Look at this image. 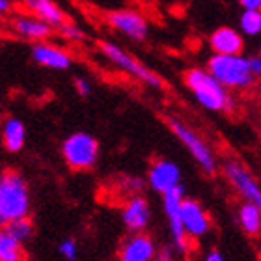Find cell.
<instances>
[{"mask_svg": "<svg viewBox=\"0 0 261 261\" xmlns=\"http://www.w3.org/2000/svg\"><path fill=\"white\" fill-rule=\"evenodd\" d=\"M183 84L194 99L211 112H231L235 101L229 90L220 84L215 76L203 67H191L183 73Z\"/></svg>", "mask_w": 261, "mask_h": 261, "instance_id": "1", "label": "cell"}, {"mask_svg": "<svg viewBox=\"0 0 261 261\" xmlns=\"http://www.w3.org/2000/svg\"><path fill=\"white\" fill-rule=\"evenodd\" d=\"M30 215V192L21 172L6 168L0 175V224L21 220Z\"/></svg>", "mask_w": 261, "mask_h": 261, "instance_id": "2", "label": "cell"}, {"mask_svg": "<svg viewBox=\"0 0 261 261\" xmlns=\"http://www.w3.org/2000/svg\"><path fill=\"white\" fill-rule=\"evenodd\" d=\"M215 79L229 92H243L254 86L256 76L250 69V62L243 55L239 56H224L213 55L207 60V67Z\"/></svg>", "mask_w": 261, "mask_h": 261, "instance_id": "3", "label": "cell"}, {"mask_svg": "<svg viewBox=\"0 0 261 261\" xmlns=\"http://www.w3.org/2000/svg\"><path fill=\"white\" fill-rule=\"evenodd\" d=\"M97 47L101 50V55L110 62L114 64L116 67H120L121 71H125L127 75H130L133 79L140 81L142 84L153 88V90H163L164 88V81L161 76L155 73L153 69H149L146 64H142L136 56H133L129 50L121 49L120 45L110 43V41H97Z\"/></svg>", "mask_w": 261, "mask_h": 261, "instance_id": "4", "label": "cell"}, {"mask_svg": "<svg viewBox=\"0 0 261 261\" xmlns=\"http://www.w3.org/2000/svg\"><path fill=\"white\" fill-rule=\"evenodd\" d=\"M168 127L174 133V136L183 144L187 151L191 153L194 163L200 166V170L205 175H215L218 172V161L215 157L213 149L209 147L203 136L196 133L191 125H187L185 121L177 120V118H168Z\"/></svg>", "mask_w": 261, "mask_h": 261, "instance_id": "5", "label": "cell"}, {"mask_svg": "<svg viewBox=\"0 0 261 261\" xmlns=\"http://www.w3.org/2000/svg\"><path fill=\"white\" fill-rule=\"evenodd\" d=\"M62 157L75 172H88L99 161V140L86 130H76L62 142Z\"/></svg>", "mask_w": 261, "mask_h": 261, "instance_id": "6", "label": "cell"}, {"mask_svg": "<svg viewBox=\"0 0 261 261\" xmlns=\"http://www.w3.org/2000/svg\"><path fill=\"white\" fill-rule=\"evenodd\" d=\"M185 198L187 196L183 185L163 196V211L164 217H166V222H168L172 246L181 256L189 254V250H191V239H189V235H187L185 228H183V222H181V203H183Z\"/></svg>", "mask_w": 261, "mask_h": 261, "instance_id": "7", "label": "cell"}, {"mask_svg": "<svg viewBox=\"0 0 261 261\" xmlns=\"http://www.w3.org/2000/svg\"><path fill=\"white\" fill-rule=\"evenodd\" d=\"M222 175L241 200L261 205V185L245 164L235 159H228L222 164Z\"/></svg>", "mask_w": 261, "mask_h": 261, "instance_id": "8", "label": "cell"}, {"mask_svg": "<svg viewBox=\"0 0 261 261\" xmlns=\"http://www.w3.org/2000/svg\"><path fill=\"white\" fill-rule=\"evenodd\" d=\"M105 19L114 28L116 32L123 34L125 38L133 41H144L149 32L147 19L142 15L140 11L130 10V8H121V10H112L105 13Z\"/></svg>", "mask_w": 261, "mask_h": 261, "instance_id": "9", "label": "cell"}, {"mask_svg": "<svg viewBox=\"0 0 261 261\" xmlns=\"http://www.w3.org/2000/svg\"><path fill=\"white\" fill-rule=\"evenodd\" d=\"M146 181L151 191L164 196L181 187V168L170 159H157L147 170Z\"/></svg>", "mask_w": 261, "mask_h": 261, "instance_id": "10", "label": "cell"}, {"mask_svg": "<svg viewBox=\"0 0 261 261\" xmlns=\"http://www.w3.org/2000/svg\"><path fill=\"white\" fill-rule=\"evenodd\" d=\"M181 222L189 239H201L213 229V220L205 207L194 198H185L181 203Z\"/></svg>", "mask_w": 261, "mask_h": 261, "instance_id": "11", "label": "cell"}, {"mask_svg": "<svg viewBox=\"0 0 261 261\" xmlns=\"http://www.w3.org/2000/svg\"><path fill=\"white\" fill-rule=\"evenodd\" d=\"M159 248L147 233H129L121 241L118 261H155Z\"/></svg>", "mask_w": 261, "mask_h": 261, "instance_id": "12", "label": "cell"}, {"mask_svg": "<svg viewBox=\"0 0 261 261\" xmlns=\"http://www.w3.org/2000/svg\"><path fill=\"white\" fill-rule=\"evenodd\" d=\"M121 222L129 233H146L144 229L151 222V207L144 196H133L121 209Z\"/></svg>", "mask_w": 261, "mask_h": 261, "instance_id": "13", "label": "cell"}, {"mask_svg": "<svg viewBox=\"0 0 261 261\" xmlns=\"http://www.w3.org/2000/svg\"><path fill=\"white\" fill-rule=\"evenodd\" d=\"M30 55H32V60L36 64H39L41 67H47V69L65 71L73 65V58L67 50H64L58 45L45 43V41L34 45Z\"/></svg>", "mask_w": 261, "mask_h": 261, "instance_id": "14", "label": "cell"}, {"mask_svg": "<svg viewBox=\"0 0 261 261\" xmlns=\"http://www.w3.org/2000/svg\"><path fill=\"white\" fill-rule=\"evenodd\" d=\"M209 47H211L213 55L239 56L245 50V39H243L239 30H235V28L218 27L209 36Z\"/></svg>", "mask_w": 261, "mask_h": 261, "instance_id": "15", "label": "cell"}, {"mask_svg": "<svg viewBox=\"0 0 261 261\" xmlns=\"http://www.w3.org/2000/svg\"><path fill=\"white\" fill-rule=\"evenodd\" d=\"M10 28H11V32L15 34V36H19V38L30 39V41H38V43L45 41V39L53 34V27H50V24H47V22L38 19V17L22 15V13L11 19Z\"/></svg>", "mask_w": 261, "mask_h": 261, "instance_id": "16", "label": "cell"}, {"mask_svg": "<svg viewBox=\"0 0 261 261\" xmlns=\"http://www.w3.org/2000/svg\"><path fill=\"white\" fill-rule=\"evenodd\" d=\"M21 4L24 6V10L28 13H32L34 17L45 21L53 28H60L62 24L67 22L65 11L56 4L55 0H21Z\"/></svg>", "mask_w": 261, "mask_h": 261, "instance_id": "17", "label": "cell"}, {"mask_svg": "<svg viewBox=\"0 0 261 261\" xmlns=\"http://www.w3.org/2000/svg\"><path fill=\"white\" fill-rule=\"evenodd\" d=\"M27 142V127L19 118H6L2 123V147L8 153H19Z\"/></svg>", "mask_w": 261, "mask_h": 261, "instance_id": "18", "label": "cell"}, {"mask_svg": "<svg viewBox=\"0 0 261 261\" xmlns=\"http://www.w3.org/2000/svg\"><path fill=\"white\" fill-rule=\"evenodd\" d=\"M237 222L241 229L248 237H259L261 235V205L250 203V201H241L237 209Z\"/></svg>", "mask_w": 261, "mask_h": 261, "instance_id": "19", "label": "cell"}, {"mask_svg": "<svg viewBox=\"0 0 261 261\" xmlns=\"http://www.w3.org/2000/svg\"><path fill=\"white\" fill-rule=\"evenodd\" d=\"M0 261H24L22 245L2 229L0 233Z\"/></svg>", "mask_w": 261, "mask_h": 261, "instance_id": "20", "label": "cell"}, {"mask_svg": "<svg viewBox=\"0 0 261 261\" xmlns=\"http://www.w3.org/2000/svg\"><path fill=\"white\" fill-rule=\"evenodd\" d=\"M2 228H4L6 233L11 235V237L15 241H19L21 245L28 243V241L34 237V224H32V220H30V217L21 218V220H13V222L6 224Z\"/></svg>", "mask_w": 261, "mask_h": 261, "instance_id": "21", "label": "cell"}, {"mask_svg": "<svg viewBox=\"0 0 261 261\" xmlns=\"http://www.w3.org/2000/svg\"><path fill=\"white\" fill-rule=\"evenodd\" d=\"M239 28L246 36L261 34V10H245L239 19Z\"/></svg>", "mask_w": 261, "mask_h": 261, "instance_id": "22", "label": "cell"}, {"mask_svg": "<svg viewBox=\"0 0 261 261\" xmlns=\"http://www.w3.org/2000/svg\"><path fill=\"white\" fill-rule=\"evenodd\" d=\"M58 254L64 261H76L79 257V246H76L75 239H62L58 243Z\"/></svg>", "mask_w": 261, "mask_h": 261, "instance_id": "23", "label": "cell"}, {"mask_svg": "<svg viewBox=\"0 0 261 261\" xmlns=\"http://www.w3.org/2000/svg\"><path fill=\"white\" fill-rule=\"evenodd\" d=\"M120 189L125 194H129V198H133V196H138V192L144 189V181L135 175H125L120 179Z\"/></svg>", "mask_w": 261, "mask_h": 261, "instance_id": "24", "label": "cell"}, {"mask_svg": "<svg viewBox=\"0 0 261 261\" xmlns=\"http://www.w3.org/2000/svg\"><path fill=\"white\" fill-rule=\"evenodd\" d=\"M60 36L65 39V41H69V43H81L82 39H84V32H82L81 28L76 27V24H73V22H65V24H62L60 28Z\"/></svg>", "mask_w": 261, "mask_h": 261, "instance_id": "25", "label": "cell"}, {"mask_svg": "<svg viewBox=\"0 0 261 261\" xmlns=\"http://www.w3.org/2000/svg\"><path fill=\"white\" fill-rule=\"evenodd\" d=\"M73 86H75V92L79 93L81 97H90V93H92V84H90L84 76H75Z\"/></svg>", "mask_w": 261, "mask_h": 261, "instance_id": "26", "label": "cell"}, {"mask_svg": "<svg viewBox=\"0 0 261 261\" xmlns=\"http://www.w3.org/2000/svg\"><path fill=\"white\" fill-rule=\"evenodd\" d=\"M175 248L172 245H166V246H161L157 252V256H155V261H177L175 259Z\"/></svg>", "mask_w": 261, "mask_h": 261, "instance_id": "27", "label": "cell"}, {"mask_svg": "<svg viewBox=\"0 0 261 261\" xmlns=\"http://www.w3.org/2000/svg\"><path fill=\"white\" fill-rule=\"evenodd\" d=\"M248 62H250V69L252 73H254V76L256 79H261V56H250L248 58Z\"/></svg>", "mask_w": 261, "mask_h": 261, "instance_id": "28", "label": "cell"}, {"mask_svg": "<svg viewBox=\"0 0 261 261\" xmlns=\"http://www.w3.org/2000/svg\"><path fill=\"white\" fill-rule=\"evenodd\" d=\"M243 10H261V0H239Z\"/></svg>", "mask_w": 261, "mask_h": 261, "instance_id": "29", "label": "cell"}, {"mask_svg": "<svg viewBox=\"0 0 261 261\" xmlns=\"http://www.w3.org/2000/svg\"><path fill=\"white\" fill-rule=\"evenodd\" d=\"M203 261H226V257H224L218 250H215V248H213V250H209V252L205 254Z\"/></svg>", "mask_w": 261, "mask_h": 261, "instance_id": "30", "label": "cell"}, {"mask_svg": "<svg viewBox=\"0 0 261 261\" xmlns=\"http://www.w3.org/2000/svg\"><path fill=\"white\" fill-rule=\"evenodd\" d=\"M11 10V2L10 0H0V13H10Z\"/></svg>", "mask_w": 261, "mask_h": 261, "instance_id": "31", "label": "cell"}, {"mask_svg": "<svg viewBox=\"0 0 261 261\" xmlns=\"http://www.w3.org/2000/svg\"><path fill=\"white\" fill-rule=\"evenodd\" d=\"M259 56H261V50H259Z\"/></svg>", "mask_w": 261, "mask_h": 261, "instance_id": "32", "label": "cell"}]
</instances>
